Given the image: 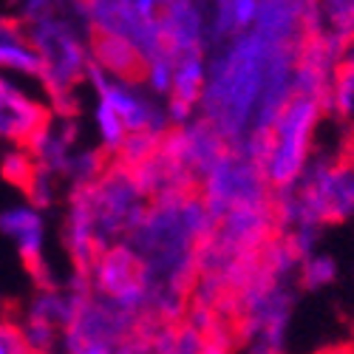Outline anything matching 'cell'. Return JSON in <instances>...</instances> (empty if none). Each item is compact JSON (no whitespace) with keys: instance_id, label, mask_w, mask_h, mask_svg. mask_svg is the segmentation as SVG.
Returning <instances> with one entry per match:
<instances>
[{"instance_id":"6da1fadb","label":"cell","mask_w":354,"mask_h":354,"mask_svg":"<svg viewBox=\"0 0 354 354\" xmlns=\"http://www.w3.org/2000/svg\"><path fill=\"white\" fill-rule=\"evenodd\" d=\"M301 43L258 26L213 43L196 116L216 128L227 145L247 147L289 100Z\"/></svg>"},{"instance_id":"7a4b0ae2","label":"cell","mask_w":354,"mask_h":354,"mask_svg":"<svg viewBox=\"0 0 354 354\" xmlns=\"http://www.w3.org/2000/svg\"><path fill=\"white\" fill-rule=\"evenodd\" d=\"M213 218L196 190L151 198L142 221L128 235L147 281V317L153 326L182 320L193 304L201 250Z\"/></svg>"},{"instance_id":"3957f363","label":"cell","mask_w":354,"mask_h":354,"mask_svg":"<svg viewBox=\"0 0 354 354\" xmlns=\"http://www.w3.org/2000/svg\"><path fill=\"white\" fill-rule=\"evenodd\" d=\"M147 204L151 196L136 170L120 159H108L97 179L68 190L60 216V244L71 272H80L100 250L128 241Z\"/></svg>"},{"instance_id":"277c9868","label":"cell","mask_w":354,"mask_h":354,"mask_svg":"<svg viewBox=\"0 0 354 354\" xmlns=\"http://www.w3.org/2000/svg\"><path fill=\"white\" fill-rule=\"evenodd\" d=\"M304 252L309 250H301L292 239L278 232L270 250L263 252L252 278L232 298L227 309V320L232 323V332L239 337L241 348L286 351L295 309H298V292H301L295 270H298V261Z\"/></svg>"},{"instance_id":"5b68a950","label":"cell","mask_w":354,"mask_h":354,"mask_svg":"<svg viewBox=\"0 0 354 354\" xmlns=\"http://www.w3.org/2000/svg\"><path fill=\"white\" fill-rule=\"evenodd\" d=\"M278 232L298 247H320V232L354 221V162L340 153H317L304 176L275 193Z\"/></svg>"},{"instance_id":"8992f818","label":"cell","mask_w":354,"mask_h":354,"mask_svg":"<svg viewBox=\"0 0 354 354\" xmlns=\"http://www.w3.org/2000/svg\"><path fill=\"white\" fill-rule=\"evenodd\" d=\"M326 120V100L306 91H292L289 100L270 120V125L244 147L255 159L272 193H281L295 185L304 176V170L317 159L320 131Z\"/></svg>"},{"instance_id":"52a82bcc","label":"cell","mask_w":354,"mask_h":354,"mask_svg":"<svg viewBox=\"0 0 354 354\" xmlns=\"http://www.w3.org/2000/svg\"><path fill=\"white\" fill-rule=\"evenodd\" d=\"M26 28L37 54V85L51 100L54 111L77 113L88 88V77L94 71L91 35L85 32L74 6L51 12L28 23Z\"/></svg>"},{"instance_id":"ba28073f","label":"cell","mask_w":354,"mask_h":354,"mask_svg":"<svg viewBox=\"0 0 354 354\" xmlns=\"http://www.w3.org/2000/svg\"><path fill=\"white\" fill-rule=\"evenodd\" d=\"M74 275L102 304L151 323L147 317V281L136 252L125 241L100 250Z\"/></svg>"},{"instance_id":"9c48e42d","label":"cell","mask_w":354,"mask_h":354,"mask_svg":"<svg viewBox=\"0 0 354 354\" xmlns=\"http://www.w3.org/2000/svg\"><path fill=\"white\" fill-rule=\"evenodd\" d=\"M196 196L207 207L210 218L275 198L272 187L244 147H227L216 165L196 182Z\"/></svg>"},{"instance_id":"30bf717a","label":"cell","mask_w":354,"mask_h":354,"mask_svg":"<svg viewBox=\"0 0 354 354\" xmlns=\"http://www.w3.org/2000/svg\"><path fill=\"white\" fill-rule=\"evenodd\" d=\"M85 94L105 102L116 113V120L125 125L131 139H162L173 128L167 105L156 94L147 91L142 80L108 77V74L91 71Z\"/></svg>"},{"instance_id":"8fae6325","label":"cell","mask_w":354,"mask_h":354,"mask_svg":"<svg viewBox=\"0 0 354 354\" xmlns=\"http://www.w3.org/2000/svg\"><path fill=\"white\" fill-rule=\"evenodd\" d=\"M77 295H80V278L71 272L68 281L37 283L32 298L20 306L17 312L20 326L28 343L37 348V354H60L63 335L77 306Z\"/></svg>"},{"instance_id":"7c38bea8","label":"cell","mask_w":354,"mask_h":354,"mask_svg":"<svg viewBox=\"0 0 354 354\" xmlns=\"http://www.w3.org/2000/svg\"><path fill=\"white\" fill-rule=\"evenodd\" d=\"M48 210L32 198H17L0 207V239L15 250L35 286L54 281L48 267Z\"/></svg>"},{"instance_id":"4fadbf2b","label":"cell","mask_w":354,"mask_h":354,"mask_svg":"<svg viewBox=\"0 0 354 354\" xmlns=\"http://www.w3.org/2000/svg\"><path fill=\"white\" fill-rule=\"evenodd\" d=\"M51 116L54 105L37 80L0 71V145L26 147Z\"/></svg>"},{"instance_id":"5bb4252c","label":"cell","mask_w":354,"mask_h":354,"mask_svg":"<svg viewBox=\"0 0 354 354\" xmlns=\"http://www.w3.org/2000/svg\"><path fill=\"white\" fill-rule=\"evenodd\" d=\"M162 48L170 57L210 54L213 35L204 0H170L159 12Z\"/></svg>"},{"instance_id":"9a60e30c","label":"cell","mask_w":354,"mask_h":354,"mask_svg":"<svg viewBox=\"0 0 354 354\" xmlns=\"http://www.w3.org/2000/svg\"><path fill=\"white\" fill-rule=\"evenodd\" d=\"M204 77H207V54L173 57V80H170V91L165 97L173 125H182L198 113Z\"/></svg>"},{"instance_id":"2e32d148","label":"cell","mask_w":354,"mask_h":354,"mask_svg":"<svg viewBox=\"0 0 354 354\" xmlns=\"http://www.w3.org/2000/svg\"><path fill=\"white\" fill-rule=\"evenodd\" d=\"M306 37H315L337 51L354 46V0H304Z\"/></svg>"},{"instance_id":"e0dca14e","label":"cell","mask_w":354,"mask_h":354,"mask_svg":"<svg viewBox=\"0 0 354 354\" xmlns=\"http://www.w3.org/2000/svg\"><path fill=\"white\" fill-rule=\"evenodd\" d=\"M0 71L32 80L37 74V54L32 37H28V28L12 12L0 15Z\"/></svg>"},{"instance_id":"ac0fdd59","label":"cell","mask_w":354,"mask_h":354,"mask_svg":"<svg viewBox=\"0 0 354 354\" xmlns=\"http://www.w3.org/2000/svg\"><path fill=\"white\" fill-rule=\"evenodd\" d=\"M326 111H329V120L354 131V46L340 51L335 63L329 91H326Z\"/></svg>"},{"instance_id":"d6986e66","label":"cell","mask_w":354,"mask_h":354,"mask_svg":"<svg viewBox=\"0 0 354 354\" xmlns=\"http://www.w3.org/2000/svg\"><path fill=\"white\" fill-rule=\"evenodd\" d=\"M295 278H298L301 292H323V289H332L340 278V263L332 252L326 250H309L301 255L298 261V270H295Z\"/></svg>"},{"instance_id":"ffe728a7","label":"cell","mask_w":354,"mask_h":354,"mask_svg":"<svg viewBox=\"0 0 354 354\" xmlns=\"http://www.w3.org/2000/svg\"><path fill=\"white\" fill-rule=\"evenodd\" d=\"M0 354H37V348L28 343L17 312H0Z\"/></svg>"},{"instance_id":"44dd1931","label":"cell","mask_w":354,"mask_h":354,"mask_svg":"<svg viewBox=\"0 0 354 354\" xmlns=\"http://www.w3.org/2000/svg\"><path fill=\"white\" fill-rule=\"evenodd\" d=\"M3 179L15 187H20L23 193L28 190V185H32V176H35V162L32 156H28L26 147H6L3 153Z\"/></svg>"},{"instance_id":"7402d4cb","label":"cell","mask_w":354,"mask_h":354,"mask_svg":"<svg viewBox=\"0 0 354 354\" xmlns=\"http://www.w3.org/2000/svg\"><path fill=\"white\" fill-rule=\"evenodd\" d=\"M66 6H71V0H12V15L28 26L51 12L66 9Z\"/></svg>"},{"instance_id":"603a6c76","label":"cell","mask_w":354,"mask_h":354,"mask_svg":"<svg viewBox=\"0 0 354 354\" xmlns=\"http://www.w3.org/2000/svg\"><path fill=\"white\" fill-rule=\"evenodd\" d=\"M239 354H286L278 348H239Z\"/></svg>"},{"instance_id":"cb8c5ba5","label":"cell","mask_w":354,"mask_h":354,"mask_svg":"<svg viewBox=\"0 0 354 354\" xmlns=\"http://www.w3.org/2000/svg\"><path fill=\"white\" fill-rule=\"evenodd\" d=\"M343 151H346V156L354 162V131H348V136H346V147H343Z\"/></svg>"},{"instance_id":"d4e9b609","label":"cell","mask_w":354,"mask_h":354,"mask_svg":"<svg viewBox=\"0 0 354 354\" xmlns=\"http://www.w3.org/2000/svg\"><path fill=\"white\" fill-rule=\"evenodd\" d=\"M348 348L354 351V312H351V320H348Z\"/></svg>"},{"instance_id":"484cf974","label":"cell","mask_w":354,"mask_h":354,"mask_svg":"<svg viewBox=\"0 0 354 354\" xmlns=\"http://www.w3.org/2000/svg\"><path fill=\"white\" fill-rule=\"evenodd\" d=\"M323 354H354L348 346H340V348H329V351H323Z\"/></svg>"},{"instance_id":"4316f807","label":"cell","mask_w":354,"mask_h":354,"mask_svg":"<svg viewBox=\"0 0 354 354\" xmlns=\"http://www.w3.org/2000/svg\"><path fill=\"white\" fill-rule=\"evenodd\" d=\"M6 309H9V304H6L3 295H0V312H6Z\"/></svg>"},{"instance_id":"83f0119b","label":"cell","mask_w":354,"mask_h":354,"mask_svg":"<svg viewBox=\"0 0 354 354\" xmlns=\"http://www.w3.org/2000/svg\"><path fill=\"white\" fill-rule=\"evenodd\" d=\"M105 3H131V0H105Z\"/></svg>"}]
</instances>
